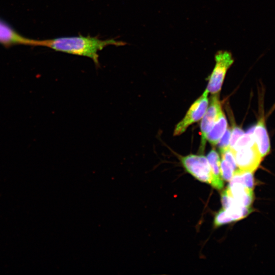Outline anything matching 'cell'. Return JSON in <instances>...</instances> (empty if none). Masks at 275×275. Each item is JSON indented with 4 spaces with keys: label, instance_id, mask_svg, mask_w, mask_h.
<instances>
[{
    "label": "cell",
    "instance_id": "cell-1",
    "mask_svg": "<svg viewBox=\"0 0 275 275\" xmlns=\"http://www.w3.org/2000/svg\"><path fill=\"white\" fill-rule=\"evenodd\" d=\"M126 43L114 39L102 40L91 36L63 37L43 40H34V46H45L56 51L84 56L93 60L96 66L99 65L98 52L109 45L123 46Z\"/></svg>",
    "mask_w": 275,
    "mask_h": 275
},
{
    "label": "cell",
    "instance_id": "cell-2",
    "mask_svg": "<svg viewBox=\"0 0 275 275\" xmlns=\"http://www.w3.org/2000/svg\"><path fill=\"white\" fill-rule=\"evenodd\" d=\"M215 64L209 77L207 88L211 94L218 93L220 91L226 74L234 62L231 52L227 50H219L214 57Z\"/></svg>",
    "mask_w": 275,
    "mask_h": 275
},
{
    "label": "cell",
    "instance_id": "cell-3",
    "mask_svg": "<svg viewBox=\"0 0 275 275\" xmlns=\"http://www.w3.org/2000/svg\"><path fill=\"white\" fill-rule=\"evenodd\" d=\"M186 171L202 182L211 184L212 174L207 158L202 155L189 154L180 157Z\"/></svg>",
    "mask_w": 275,
    "mask_h": 275
},
{
    "label": "cell",
    "instance_id": "cell-4",
    "mask_svg": "<svg viewBox=\"0 0 275 275\" xmlns=\"http://www.w3.org/2000/svg\"><path fill=\"white\" fill-rule=\"evenodd\" d=\"M208 93L205 89L202 95L192 104L183 119L176 125L174 135L181 134L190 125L203 118L208 105Z\"/></svg>",
    "mask_w": 275,
    "mask_h": 275
},
{
    "label": "cell",
    "instance_id": "cell-5",
    "mask_svg": "<svg viewBox=\"0 0 275 275\" xmlns=\"http://www.w3.org/2000/svg\"><path fill=\"white\" fill-rule=\"evenodd\" d=\"M212 95L201 123V139L199 149L201 152L204 151L207 141V135L213 126L219 114L222 111L218 93Z\"/></svg>",
    "mask_w": 275,
    "mask_h": 275
},
{
    "label": "cell",
    "instance_id": "cell-6",
    "mask_svg": "<svg viewBox=\"0 0 275 275\" xmlns=\"http://www.w3.org/2000/svg\"><path fill=\"white\" fill-rule=\"evenodd\" d=\"M232 151L237 167L242 171L253 173L259 166L263 158L256 143L252 146Z\"/></svg>",
    "mask_w": 275,
    "mask_h": 275
},
{
    "label": "cell",
    "instance_id": "cell-7",
    "mask_svg": "<svg viewBox=\"0 0 275 275\" xmlns=\"http://www.w3.org/2000/svg\"><path fill=\"white\" fill-rule=\"evenodd\" d=\"M252 211L251 207H246L237 203L227 208L221 209L215 215L214 225L217 227L240 220L247 216Z\"/></svg>",
    "mask_w": 275,
    "mask_h": 275
},
{
    "label": "cell",
    "instance_id": "cell-8",
    "mask_svg": "<svg viewBox=\"0 0 275 275\" xmlns=\"http://www.w3.org/2000/svg\"><path fill=\"white\" fill-rule=\"evenodd\" d=\"M253 133L259 153L261 156L264 157L270 152V144L263 116L260 117L256 125L255 126Z\"/></svg>",
    "mask_w": 275,
    "mask_h": 275
},
{
    "label": "cell",
    "instance_id": "cell-9",
    "mask_svg": "<svg viewBox=\"0 0 275 275\" xmlns=\"http://www.w3.org/2000/svg\"><path fill=\"white\" fill-rule=\"evenodd\" d=\"M226 189L239 204L251 207L254 198L253 189L239 183H233L229 184Z\"/></svg>",
    "mask_w": 275,
    "mask_h": 275
},
{
    "label": "cell",
    "instance_id": "cell-10",
    "mask_svg": "<svg viewBox=\"0 0 275 275\" xmlns=\"http://www.w3.org/2000/svg\"><path fill=\"white\" fill-rule=\"evenodd\" d=\"M33 41L21 37L8 23L0 19V43L6 46L15 44L33 45Z\"/></svg>",
    "mask_w": 275,
    "mask_h": 275
},
{
    "label": "cell",
    "instance_id": "cell-11",
    "mask_svg": "<svg viewBox=\"0 0 275 275\" xmlns=\"http://www.w3.org/2000/svg\"><path fill=\"white\" fill-rule=\"evenodd\" d=\"M207 158L212 174L211 185L216 189L220 190L224 187V182L221 173V160L219 155L215 149H212L208 154Z\"/></svg>",
    "mask_w": 275,
    "mask_h": 275
},
{
    "label": "cell",
    "instance_id": "cell-12",
    "mask_svg": "<svg viewBox=\"0 0 275 275\" xmlns=\"http://www.w3.org/2000/svg\"><path fill=\"white\" fill-rule=\"evenodd\" d=\"M227 128V120L222 111L219 114L213 126L208 133L207 140L213 146L217 145L220 139L226 131Z\"/></svg>",
    "mask_w": 275,
    "mask_h": 275
},
{
    "label": "cell",
    "instance_id": "cell-13",
    "mask_svg": "<svg viewBox=\"0 0 275 275\" xmlns=\"http://www.w3.org/2000/svg\"><path fill=\"white\" fill-rule=\"evenodd\" d=\"M239 183L253 189L254 185L253 172L236 170L229 181V184Z\"/></svg>",
    "mask_w": 275,
    "mask_h": 275
},
{
    "label": "cell",
    "instance_id": "cell-14",
    "mask_svg": "<svg viewBox=\"0 0 275 275\" xmlns=\"http://www.w3.org/2000/svg\"><path fill=\"white\" fill-rule=\"evenodd\" d=\"M254 128L255 126H253L245 133L241 136L231 149L233 151H236L242 148L254 145L255 143L253 133Z\"/></svg>",
    "mask_w": 275,
    "mask_h": 275
},
{
    "label": "cell",
    "instance_id": "cell-15",
    "mask_svg": "<svg viewBox=\"0 0 275 275\" xmlns=\"http://www.w3.org/2000/svg\"><path fill=\"white\" fill-rule=\"evenodd\" d=\"M220 167L222 178L226 181H230L235 170L229 162L223 158L221 161Z\"/></svg>",
    "mask_w": 275,
    "mask_h": 275
},
{
    "label": "cell",
    "instance_id": "cell-16",
    "mask_svg": "<svg viewBox=\"0 0 275 275\" xmlns=\"http://www.w3.org/2000/svg\"><path fill=\"white\" fill-rule=\"evenodd\" d=\"M231 134V130L229 129H226L224 134L220 139L218 143L219 151H223L230 147Z\"/></svg>",
    "mask_w": 275,
    "mask_h": 275
},
{
    "label": "cell",
    "instance_id": "cell-17",
    "mask_svg": "<svg viewBox=\"0 0 275 275\" xmlns=\"http://www.w3.org/2000/svg\"><path fill=\"white\" fill-rule=\"evenodd\" d=\"M244 133V131L241 128L237 126L233 127L230 141V148H232L233 147L238 139Z\"/></svg>",
    "mask_w": 275,
    "mask_h": 275
}]
</instances>
